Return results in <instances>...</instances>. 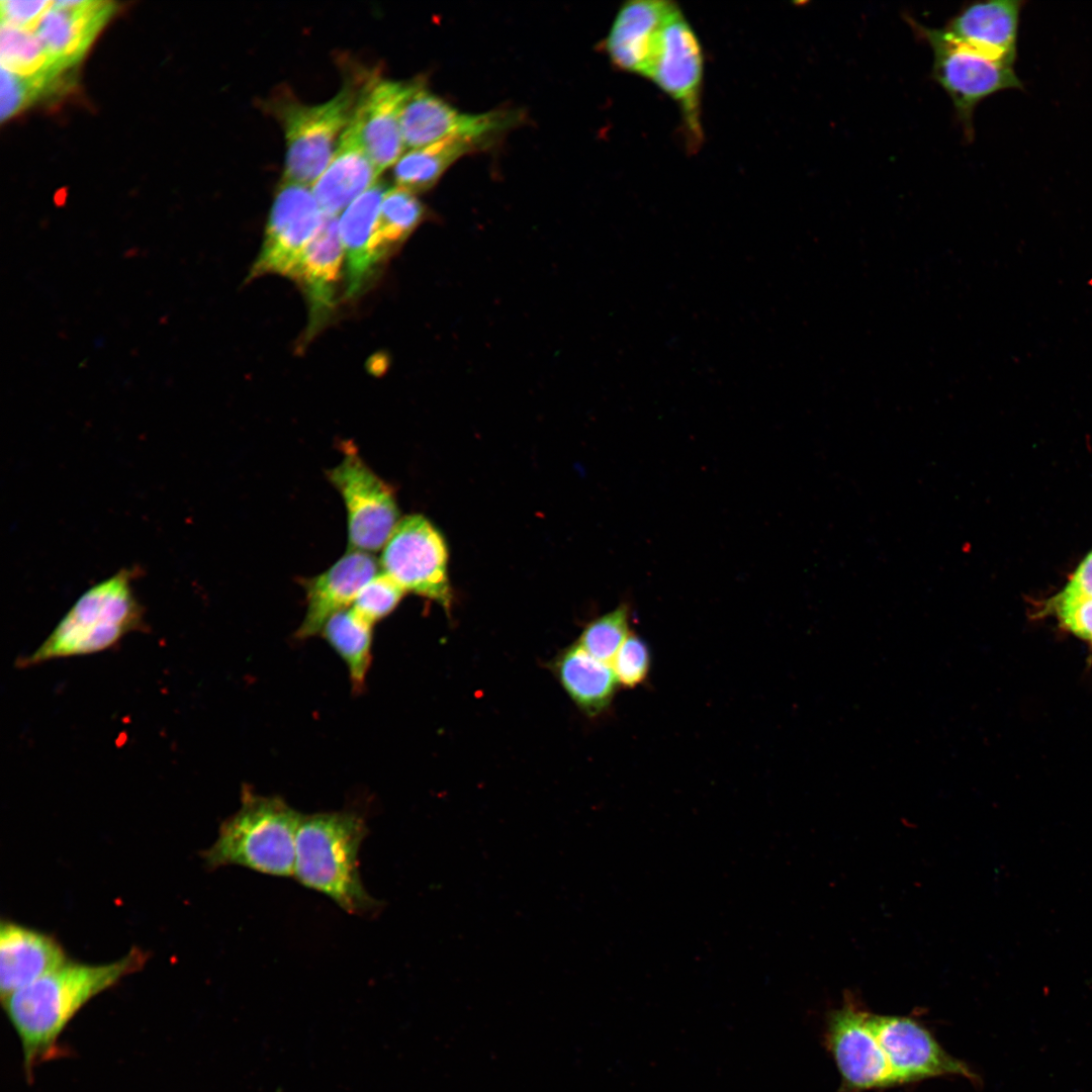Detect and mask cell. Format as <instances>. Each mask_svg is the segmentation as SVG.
Instances as JSON below:
<instances>
[{
    "label": "cell",
    "instance_id": "obj_1",
    "mask_svg": "<svg viewBox=\"0 0 1092 1092\" xmlns=\"http://www.w3.org/2000/svg\"><path fill=\"white\" fill-rule=\"evenodd\" d=\"M147 960L140 947L109 964L69 960L2 1000L20 1040L27 1080H32L37 1066L62 1053L60 1037L76 1014L93 998L140 971Z\"/></svg>",
    "mask_w": 1092,
    "mask_h": 1092
},
{
    "label": "cell",
    "instance_id": "obj_2",
    "mask_svg": "<svg viewBox=\"0 0 1092 1092\" xmlns=\"http://www.w3.org/2000/svg\"><path fill=\"white\" fill-rule=\"evenodd\" d=\"M367 833L363 818L353 811L301 814L293 876L350 914L377 910L380 903L367 893L359 873L358 852Z\"/></svg>",
    "mask_w": 1092,
    "mask_h": 1092
},
{
    "label": "cell",
    "instance_id": "obj_3",
    "mask_svg": "<svg viewBox=\"0 0 1092 1092\" xmlns=\"http://www.w3.org/2000/svg\"><path fill=\"white\" fill-rule=\"evenodd\" d=\"M135 569L122 568L87 589L61 619L22 667L53 659L93 654L116 645L130 632L145 629V609L132 580Z\"/></svg>",
    "mask_w": 1092,
    "mask_h": 1092
},
{
    "label": "cell",
    "instance_id": "obj_4",
    "mask_svg": "<svg viewBox=\"0 0 1092 1092\" xmlns=\"http://www.w3.org/2000/svg\"><path fill=\"white\" fill-rule=\"evenodd\" d=\"M300 818L282 798L261 796L244 786L240 809L220 824L217 839L201 856L211 870L234 864L293 876Z\"/></svg>",
    "mask_w": 1092,
    "mask_h": 1092
},
{
    "label": "cell",
    "instance_id": "obj_5",
    "mask_svg": "<svg viewBox=\"0 0 1092 1092\" xmlns=\"http://www.w3.org/2000/svg\"><path fill=\"white\" fill-rule=\"evenodd\" d=\"M361 86L346 82L332 99L317 105L291 98L273 104L286 140L283 180L308 186L318 179L351 121Z\"/></svg>",
    "mask_w": 1092,
    "mask_h": 1092
},
{
    "label": "cell",
    "instance_id": "obj_6",
    "mask_svg": "<svg viewBox=\"0 0 1092 1092\" xmlns=\"http://www.w3.org/2000/svg\"><path fill=\"white\" fill-rule=\"evenodd\" d=\"M909 19V18H907ZM933 52L932 78L949 96L965 135L973 136V113L985 98L1007 89H1022L1013 65L989 58L950 37L909 19Z\"/></svg>",
    "mask_w": 1092,
    "mask_h": 1092
},
{
    "label": "cell",
    "instance_id": "obj_7",
    "mask_svg": "<svg viewBox=\"0 0 1092 1092\" xmlns=\"http://www.w3.org/2000/svg\"><path fill=\"white\" fill-rule=\"evenodd\" d=\"M342 449L341 462L326 475L346 508L348 550L376 552L384 547L400 521L395 491L363 460L354 445L347 442Z\"/></svg>",
    "mask_w": 1092,
    "mask_h": 1092
},
{
    "label": "cell",
    "instance_id": "obj_8",
    "mask_svg": "<svg viewBox=\"0 0 1092 1092\" xmlns=\"http://www.w3.org/2000/svg\"><path fill=\"white\" fill-rule=\"evenodd\" d=\"M447 548L440 532L424 516L400 519L382 548L380 565L406 593L451 607L447 576Z\"/></svg>",
    "mask_w": 1092,
    "mask_h": 1092
},
{
    "label": "cell",
    "instance_id": "obj_9",
    "mask_svg": "<svg viewBox=\"0 0 1092 1092\" xmlns=\"http://www.w3.org/2000/svg\"><path fill=\"white\" fill-rule=\"evenodd\" d=\"M872 1012L847 995L826 1015L824 1044L841 1078L839 1092H864L895 1086L871 1021Z\"/></svg>",
    "mask_w": 1092,
    "mask_h": 1092
},
{
    "label": "cell",
    "instance_id": "obj_10",
    "mask_svg": "<svg viewBox=\"0 0 1092 1092\" xmlns=\"http://www.w3.org/2000/svg\"><path fill=\"white\" fill-rule=\"evenodd\" d=\"M325 217L308 186L282 180L250 277L276 274L291 278L305 247Z\"/></svg>",
    "mask_w": 1092,
    "mask_h": 1092
},
{
    "label": "cell",
    "instance_id": "obj_11",
    "mask_svg": "<svg viewBox=\"0 0 1092 1092\" xmlns=\"http://www.w3.org/2000/svg\"><path fill=\"white\" fill-rule=\"evenodd\" d=\"M871 1021L895 1086L938 1077L978 1080L972 1069L949 1055L916 1018L872 1013Z\"/></svg>",
    "mask_w": 1092,
    "mask_h": 1092
},
{
    "label": "cell",
    "instance_id": "obj_12",
    "mask_svg": "<svg viewBox=\"0 0 1092 1092\" xmlns=\"http://www.w3.org/2000/svg\"><path fill=\"white\" fill-rule=\"evenodd\" d=\"M703 64L700 41L676 6L662 30L648 79L679 105L689 134L695 142L702 138L700 95Z\"/></svg>",
    "mask_w": 1092,
    "mask_h": 1092
},
{
    "label": "cell",
    "instance_id": "obj_13",
    "mask_svg": "<svg viewBox=\"0 0 1092 1092\" xmlns=\"http://www.w3.org/2000/svg\"><path fill=\"white\" fill-rule=\"evenodd\" d=\"M419 83L371 77L361 86L348 126L380 174L399 160L405 148L400 116Z\"/></svg>",
    "mask_w": 1092,
    "mask_h": 1092
},
{
    "label": "cell",
    "instance_id": "obj_14",
    "mask_svg": "<svg viewBox=\"0 0 1092 1092\" xmlns=\"http://www.w3.org/2000/svg\"><path fill=\"white\" fill-rule=\"evenodd\" d=\"M516 120L509 112H461L420 82L403 106L400 127L404 147L413 150L451 136L486 140Z\"/></svg>",
    "mask_w": 1092,
    "mask_h": 1092
},
{
    "label": "cell",
    "instance_id": "obj_15",
    "mask_svg": "<svg viewBox=\"0 0 1092 1092\" xmlns=\"http://www.w3.org/2000/svg\"><path fill=\"white\" fill-rule=\"evenodd\" d=\"M377 573L378 562L371 553L348 550L322 573L303 578L306 611L296 638L320 634L333 615L353 605L360 589Z\"/></svg>",
    "mask_w": 1092,
    "mask_h": 1092
},
{
    "label": "cell",
    "instance_id": "obj_16",
    "mask_svg": "<svg viewBox=\"0 0 1092 1092\" xmlns=\"http://www.w3.org/2000/svg\"><path fill=\"white\" fill-rule=\"evenodd\" d=\"M677 5L665 0H632L623 4L605 41L613 64L648 78L664 25Z\"/></svg>",
    "mask_w": 1092,
    "mask_h": 1092
},
{
    "label": "cell",
    "instance_id": "obj_17",
    "mask_svg": "<svg viewBox=\"0 0 1092 1092\" xmlns=\"http://www.w3.org/2000/svg\"><path fill=\"white\" fill-rule=\"evenodd\" d=\"M1023 4L1020 0L970 3L953 15L942 29L969 48L1013 65Z\"/></svg>",
    "mask_w": 1092,
    "mask_h": 1092
},
{
    "label": "cell",
    "instance_id": "obj_18",
    "mask_svg": "<svg viewBox=\"0 0 1092 1092\" xmlns=\"http://www.w3.org/2000/svg\"><path fill=\"white\" fill-rule=\"evenodd\" d=\"M69 961L54 936L2 920L0 926L1 1001Z\"/></svg>",
    "mask_w": 1092,
    "mask_h": 1092
},
{
    "label": "cell",
    "instance_id": "obj_19",
    "mask_svg": "<svg viewBox=\"0 0 1092 1092\" xmlns=\"http://www.w3.org/2000/svg\"><path fill=\"white\" fill-rule=\"evenodd\" d=\"M344 256L339 220L337 216L326 215L291 276L307 297L309 332L321 326L332 310Z\"/></svg>",
    "mask_w": 1092,
    "mask_h": 1092
},
{
    "label": "cell",
    "instance_id": "obj_20",
    "mask_svg": "<svg viewBox=\"0 0 1092 1092\" xmlns=\"http://www.w3.org/2000/svg\"><path fill=\"white\" fill-rule=\"evenodd\" d=\"M379 175L358 136L347 126L311 191L324 214L337 216L375 184Z\"/></svg>",
    "mask_w": 1092,
    "mask_h": 1092
},
{
    "label": "cell",
    "instance_id": "obj_21",
    "mask_svg": "<svg viewBox=\"0 0 1092 1092\" xmlns=\"http://www.w3.org/2000/svg\"><path fill=\"white\" fill-rule=\"evenodd\" d=\"M377 181L359 195L339 220L340 237L346 256L347 295L360 293L380 266L372 250L375 222L386 192Z\"/></svg>",
    "mask_w": 1092,
    "mask_h": 1092
},
{
    "label": "cell",
    "instance_id": "obj_22",
    "mask_svg": "<svg viewBox=\"0 0 1092 1092\" xmlns=\"http://www.w3.org/2000/svg\"><path fill=\"white\" fill-rule=\"evenodd\" d=\"M553 669L567 695L588 716H597L609 707L619 684L610 663L594 657L577 643L557 656Z\"/></svg>",
    "mask_w": 1092,
    "mask_h": 1092
},
{
    "label": "cell",
    "instance_id": "obj_23",
    "mask_svg": "<svg viewBox=\"0 0 1092 1092\" xmlns=\"http://www.w3.org/2000/svg\"><path fill=\"white\" fill-rule=\"evenodd\" d=\"M484 141L451 136L411 150L394 164L396 186L415 194L430 189L454 162L476 150Z\"/></svg>",
    "mask_w": 1092,
    "mask_h": 1092
},
{
    "label": "cell",
    "instance_id": "obj_24",
    "mask_svg": "<svg viewBox=\"0 0 1092 1092\" xmlns=\"http://www.w3.org/2000/svg\"><path fill=\"white\" fill-rule=\"evenodd\" d=\"M320 634L345 662L353 690L363 691L372 661L373 624L348 608L333 615Z\"/></svg>",
    "mask_w": 1092,
    "mask_h": 1092
},
{
    "label": "cell",
    "instance_id": "obj_25",
    "mask_svg": "<svg viewBox=\"0 0 1092 1092\" xmlns=\"http://www.w3.org/2000/svg\"><path fill=\"white\" fill-rule=\"evenodd\" d=\"M425 210L415 193L394 186L386 190L375 222L372 250L380 265L420 224Z\"/></svg>",
    "mask_w": 1092,
    "mask_h": 1092
},
{
    "label": "cell",
    "instance_id": "obj_26",
    "mask_svg": "<svg viewBox=\"0 0 1092 1092\" xmlns=\"http://www.w3.org/2000/svg\"><path fill=\"white\" fill-rule=\"evenodd\" d=\"M629 633V607L621 604L592 621L583 629L577 644L599 660L612 663Z\"/></svg>",
    "mask_w": 1092,
    "mask_h": 1092
},
{
    "label": "cell",
    "instance_id": "obj_27",
    "mask_svg": "<svg viewBox=\"0 0 1092 1092\" xmlns=\"http://www.w3.org/2000/svg\"><path fill=\"white\" fill-rule=\"evenodd\" d=\"M404 593L401 586L381 571L360 589L352 608L374 625L394 611Z\"/></svg>",
    "mask_w": 1092,
    "mask_h": 1092
},
{
    "label": "cell",
    "instance_id": "obj_28",
    "mask_svg": "<svg viewBox=\"0 0 1092 1092\" xmlns=\"http://www.w3.org/2000/svg\"><path fill=\"white\" fill-rule=\"evenodd\" d=\"M613 669L618 682L626 688H635L645 680L650 666V653L643 639L629 633L613 661Z\"/></svg>",
    "mask_w": 1092,
    "mask_h": 1092
},
{
    "label": "cell",
    "instance_id": "obj_29",
    "mask_svg": "<svg viewBox=\"0 0 1092 1092\" xmlns=\"http://www.w3.org/2000/svg\"><path fill=\"white\" fill-rule=\"evenodd\" d=\"M37 36L43 42L46 51L60 61L61 55L71 37L68 13L55 9L44 19L43 26Z\"/></svg>",
    "mask_w": 1092,
    "mask_h": 1092
},
{
    "label": "cell",
    "instance_id": "obj_30",
    "mask_svg": "<svg viewBox=\"0 0 1092 1092\" xmlns=\"http://www.w3.org/2000/svg\"><path fill=\"white\" fill-rule=\"evenodd\" d=\"M2 109L1 116L4 120L7 116L12 114L20 106L23 99L29 97L27 87L23 88L19 85L12 74L2 69Z\"/></svg>",
    "mask_w": 1092,
    "mask_h": 1092
},
{
    "label": "cell",
    "instance_id": "obj_31",
    "mask_svg": "<svg viewBox=\"0 0 1092 1092\" xmlns=\"http://www.w3.org/2000/svg\"><path fill=\"white\" fill-rule=\"evenodd\" d=\"M44 1H2V18H15L25 22L35 16L41 9Z\"/></svg>",
    "mask_w": 1092,
    "mask_h": 1092
},
{
    "label": "cell",
    "instance_id": "obj_32",
    "mask_svg": "<svg viewBox=\"0 0 1092 1092\" xmlns=\"http://www.w3.org/2000/svg\"><path fill=\"white\" fill-rule=\"evenodd\" d=\"M67 195H68L67 188H61L60 190H58L56 192V194H55V197H54L56 205H58V206L64 205L65 202H66Z\"/></svg>",
    "mask_w": 1092,
    "mask_h": 1092
},
{
    "label": "cell",
    "instance_id": "obj_33",
    "mask_svg": "<svg viewBox=\"0 0 1092 1092\" xmlns=\"http://www.w3.org/2000/svg\"><path fill=\"white\" fill-rule=\"evenodd\" d=\"M1088 284H1089L1090 286H1092V279H1091V280L1089 281V283H1088Z\"/></svg>",
    "mask_w": 1092,
    "mask_h": 1092
}]
</instances>
